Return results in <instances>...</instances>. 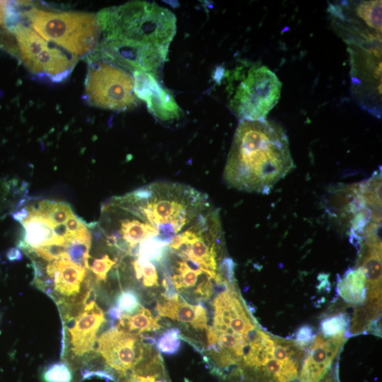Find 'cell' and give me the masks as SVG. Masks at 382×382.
<instances>
[{"instance_id":"6da1fadb","label":"cell","mask_w":382,"mask_h":382,"mask_svg":"<svg viewBox=\"0 0 382 382\" xmlns=\"http://www.w3.org/2000/svg\"><path fill=\"white\" fill-rule=\"evenodd\" d=\"M294 168L288 138L282 127L266 120L240 122L224 168L227 185L268 194Z\"/></svg>"},{"instance_id":"7a4b0ae2","label":"cell","mask_w":382,"mask_h":382,"mask_svg":"<svg viewBox=\"0 0 382 382\" xmlns=\"http://www.w3.org/2000/svg\"><path fill=\"white\" fill-rule=\"evenodd\" d=\"M103 38L132 40L168 51L176 33V18L170 10L144 1L107 8L97 14Z\"/></svg>"},{"instance_id":"3957f363","label":"cell","mask_w":382,"mask_h":382,"mask_svg":"<svg viewBox=\"0 0 382 382\" xmlns=\"http://www.w3.org/2000/svg\"><path fill=\"white\" fill-rule=\"evenodd\" d=\"M31 26L44 40L76 55L91 52L101 32L97 16L82 12H52L32 8L25 12Z\"/></svg>"},{"instance_id":"277c9868","label":"cell","mask_w":382,"mask_h":382,"mask_svg":"<svg viewBox=\"0 0 382 382\" xmlns=\"http://www.w3.org/2000/svg\"><path fill=\"white\" fill-rule=\"evenodd\" d=\"M238 70V81L229 93V108L241 121L265 120L267 114L277 104L282 84L277 76L267 66L250 65Z\"/></svg>"},{"instance_id":"5b68a950","label":"cell","mask_w":382,"mask_h":382,"mask_svg":"<svg viewBox=\"0 0 382 382\" xmlns=\"http://www.w3.org/2000/svg\"><path fill=\"white\" fill-rule=\"evenodd\" d=\"M89 62L85 81L88 103L112 110H125L137 104L134 78L127 70L105 61Z\"/></svg>"},{"instance_id":"8992f818","label":"cell","mask_w":382,"mask_h":382,"mask_svg":"<svg viewBox=\"0 0 382 382\" xmlns=\"http://www.w3.org/2000/svg\"><path fill=\"white\" fill-rule=\"evenodd\" d=\"M381 1L330 4L334 29L348 45L381 42Z\"/></svg>"},{"instance_id":"52a82bcc","label":"cell","mask_w":382,"mask_h":382,"mask_svg":"<svg viewBox=\"0 0 382 382\" xmlns=\"http://www.w3.org/2000/svg\"><path fill=\"white\" fill-rule=\"evenodd\" d=\"M97 342V352L105 362L102 377L117 381L141 361L155 341L115 326L103 332Z\"/></svg>"},{"instance_id":"ba28073f","label":"cell","mask_w":382,"mask_h":382,"mask_svg":"<svg viewBox=\"0 0 382 382\" xmlns=\"http://www.w3.org/2000/svg\"><path fill=\"white\" fill-rule=\"evenodd\" d=\"M352 94L361 107L377 117L381 111V43L348 45Z\"/></svg>"},{"instance_id":"9c48e42d","label":"cell","mask_w":382,"mask_h":382,"mask_svg":"<svg viewBox=\"0 0 382 382\" xmlns=\"http://www.w3.org/2000/svg\"><path fill=\"white\" fill-rule=\"evenodd\" d=\"M168 51L132 40L103 38L88 57L89 61L102 60L131 71L157 74L167 59Z\"/></svg>"},{"instance_id":"30bf717a","label":"cell","mask_w":382,"mask_h":382,"mask_svg":"<svg viewBox=\"0 0 382 382\" xmlns=\"http://www.w3.org/2000/svg\"><path fill=\"white\" fill-rule=\"evenodd\" d=\"M132 76L135 96L146 103L154 117L162 121H170L180 116L181 109L173 93L161 86L156 74L135 71Z\"/></svg>"},{"instance_id":"8fae6325","label":"cell","mask_w":382,"mask_h":382,"mask_svg":"<svg viewBox=\"0 0 382 382\" xmlns=\"http://www.w3.org/2000/svg\"><path fill=\"white\" fill-rule=\"evenodd\" d=\"M90 290L83 299V311L76 316L71 327L68 329L70 335L71 350L74 356L82 357L93 349L96 335L100 326L105 322L103 311L98 306L93 299H90Z\"/></svg>"},{"instance_id":"7c38bea8","label":"cell","mask_w":382,"mask_h":382,"mask_svg":"<svg viewBox=\"0 0 382 382\" xmlns=\"http://www.w3.org/2000/svg\"><path fill=\"white\" fill-rule=\"evenodd\" d=\"M345 340V336L328 340L321 335L316 336L309 354L303 362L301 382H318L322 379L328 374Z\"/></svg>"},{"instance_id":"4fadbf2b","label":"cell","mask_w":382,"mask_h":382,"mask_svg":"<svg viewBox=\"0 0 382 382\" xmlns=\"http://www.w3.org/2000/svg\"><path fill=\"white\" fill-rule=\"evenodd\" d=\"M156 310L158 316L168 318L190 327L195 330H207L208 327V314L202 302L193 305L179 295L171 299L164 298L157 302Z\"/></svg>"},{"instance_id":"5bb4252c","label":"cell","mask_w":382,"mask_h":382,"mask_svg":"<svg viewBox=\"0 0 382 382\" xmlns=\"http://www.w3.org/2000/svg\"><path fill=\"white\" fill-rule=\"evenodd\" d=\"M28 212L27 217L20 222L25 235L18 248L28 251L41 246L66 244L65 238L56 233L57 226L42 215Z\"/></svg>"},{"instance_id":"9a60e30c","label":"cell","mask_w":382,"mask_h":382,"mask_svg":"<svg viewBox=\"0 0 382 382\" xmlns=\"http://www.w3.org/2000/svg\"><path fill=\"white\" fill-rule=\"evenodd\" d=\"M86 272V269L66 258L50 261L46 267L47 275L52 280L54 290L66 297L79 293Z\"/></svg>"},{"instance_id":"2e32d148","label":"cell","mask_w":382,"mask_h":382,"mask_svg":"<svg viewBox=\"0 0 382 382\" xmlns=\"http://www.w3.org/2000/svg\"><path fill=\"white\" fill-rule=\"evenodd\" d=\"M117 382H170L163 359L154 347L141 361Z\"/></svg>"},{"instance_id":"e0dca14e","label":"cell","mask_w":382,"mask_h":382,"mask_svg":"<svg viewBox=\"0 0 382 382\" xmlns=\"http://www.w3.org/2000/svg\"><path fill=\"white\" fill-rule=\"evenodd\" d=\"M337 289L347 302L360 304L366 296V278L360 267L349 270L339 280Z\"/></svg>"},{"instance_id":"ac0fdd59","label":"cell","mask_w":382,"mask_h":382,"mask_svg":"<svg viewBox=\"0 0 382 382\" xmlns=\"http://www.w3.org/2000/svg\"><path fill=\"white\" fill-rule=\"evenodd\" d=\"M159 322V316L154 317L149 309L141 306L133 314H122L116 326L127 332L141 335L160 330L162 325Z\"/></svg>"},{"instance_id":"d6986e66","label":"cell","mask_w":382,"mask_h":382,"mask_svg":"<svg viewBox=\"0 0 382 382\" xmlns=\"http://www.w3.org/2000/svg\"><path fill=\"white\" fill-rule=\"evenodd\" d=\"M91 244V233L66 240V253L69 259L76 265L86 270L88 269Z\"/></svg>"},{"instance_id":"ffe728a7","label":"cell","mask_w":382,"mask_h":382,"mask_svg":"<svg viewBox=\"0 0 382 382\" xmlns=\"http://www.w3.org/2000/svg\"><path fill=\"white\" fill-rule=\"evenodd\" d=\"M156 345L161 353L167 355L176 354L181 345L180 330L177 328L167 329L158 337Z\"/></svg>"},{"instance_id":"44dd1931","label":"cell","mask_w":382,"mask_h":382,"mask_svg":"<svg viewBox=\"0 0 382 382\" xmlns=\"http://www.w3.org/2000/svg\"><path fill=\"white\" fill-rule=\"evenodd\" d=\"M132 265L136 278L138 280H141V283L144 286L151 288L159 286V273L153 264L134 260Z\"/></svg>"},{"instance_id":"7402d4cb","label":"cell","mask_w":382,"mask_h":382,"mask_svg":"<svg viewBox=\"0 0 382 382\" xmlns=\"http://www.w3.org/2000/svg\"><path fill=\"white\" fill-rule=\"evenodd\" d=\"M345 314L338 313L324 318L320 324L322 333L325 337H336L344 336L347 328Z\"/></svg>"},{"instance_id":"603a6c76","label":"cell","mask_w":382,"mask_h":382,"mask_svg":"<svg viewBox=\"0 0 382 382\" xmlns=\"http://www.w3.org/2000/svg\"><path fill=\"white\" fill-rule=\"evenodd\" d=\"M45 382H72L73 372L65 362H58L49 366L42 374Z\"/></svg>"},{"instance_id":"cb8c5ba5","label":"cell","mask_w":382,"mask_h":382,"mask_svg":"<svg viewBox=\"0 0 382 382\" xmlns=\"http://www.w3.org/2000/svg\"><path fill=\"white\" fill-rule=\"evenodd\" d=\"M115 306L122 314H133L141 307L139 296L132 289L122 291L117 298Z\"/></svg>"},{"instance_id":"d4e9b609","label":"cell","mask_w":382,"mask_h":382,"mask_svg":"<svg viewBox=\"0 0 382 382\" xmlns=\"http://www.w3.org/2000/svg\"><path fill=\"white\" fill-rule=\"evenodd\" d=\"M116 265V260H112L108 255L95 259L89 267L97 281H105L109 271Z\"/></svg>"},{"instance_id":"484cf974","label":"cell","mask_w":382,"mask_h":382,"mask_svg":"<svg viewBox=\"0 0 382 382\" xmlns=\"http://www.w3.org/2000/svg\"><path fill=\"white\" fill-rule=\"evenodd\" d=\"M313 338L312 328L308 325L301 327L296 334L295 344L299 347H303L311 343Z\"/></svg>"},{"instance_id":"4316f807","label":"cell","mask_w":382,"mask_h":382,"mask_svg":"<svg viewBox=\"0 0 382 382\" xmlns=\"http://www.w3.org/2000/svg\"><path fill=\"white\" fill-rule=\"evenodd\" d=\"M117 207V205L113 202L112 199L105 206L104 213L105 214V216H107V219H108V220H110V214ZM108 224H109V221H108ZM107 243L110 246H115L116 248L120 249V248L117 246L115 242L114 237L112 236L111 233H108L107 236Z\"/></svg>"},{"instance_id":"83f0119b","label":"cell","mask_w":382,"mask_h":382,"mask_svg":"<svg viewBox=\"0 0 382 382\" xmlns=\"http://www.w3.org/2000/svg\"><path fill=\"white\" fill-rule=\"evenodd\" d=\"M7 257L9 260L14 261L18 260L22 257V255L18 248H11L7 253Z\"/></svg>"},{"instance_id":"f1b7e54d","label":"cell","mask_w":382,"mask_h":382,"mask_svg":"<svg viewBox=\"0 0 382 382\" xmlns=\"http://www.w3.org/2000/svg\"><path fill=\"white\" fill-rule=\"evenodd\" d=\"M109 316L113 320L120 319L122 313L117 308L116 306H112L108 311Z\"/></svg>"},{"instance_id":"f546056e","label":"cell","mask_w":382,"mask_h":382,"mask_svg":"<svg viewBox=\"0 0 382 382\" xmlns=\"http://www.w3.org/2000/svg\"><path fill=\"white\" fill-rule=\"evenodd\" d=\"M318 382H337V380L335 378V376L334 375V374H329V375L327 374Z\"/></svg>"},{"instance_id":"4dcf8cb0","label":"cell","mask_w":382,"mask_h":382,"mask_svg":"<svg viewBox=\"0 0 382 382\" xmlns=\"http://www.w3.org/2000/svg\"><path fill=\"white\" fill-rule=\"evenodd\" d=\"M191 244H192V243H190V244H188V245L186 246V247H187V246L189 247V252H190V248ZM181 251H182V250H181ZM181 251H180V252H181ZM167 267H168V266H167ZM166 269H167V267H166ZM165 274H166V273H165Z\"/></svg>"}]
</instances>
